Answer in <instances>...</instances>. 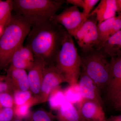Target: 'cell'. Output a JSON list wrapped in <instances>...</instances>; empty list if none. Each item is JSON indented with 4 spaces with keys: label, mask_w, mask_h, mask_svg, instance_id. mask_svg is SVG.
Listing matches in <instances>:
<instances>
[{
    "label": "cell",
    "mask_w": 121,
    "mask_h": 121,
    "mask_svg": "<svg viewBox=\"0 0 121 121\" xmlns=\"http://www.w3.org/2000/svg\"><path fill=\"white\" fill-rule=\"evenodd\" d=\"M115 17L102 22L98 24V30L99 40L103 47L104 43L115 34L113 24Z\"/></svg>",
    "instance_id": "obj_18"
},
{
    "label": "cell",
    "mask_w": 121,
    "mask_h": 121,
    "mask_svg": "<svg viewBox=\"0 0 121 121\" xmlns=\"http://www.w3.org/2000/svg\"><path fill=\"white\" fill-rule=\"evenodd\" d=\"M111 58L109 79L104 93L105 99L111 103L121 90V56Z\"/></svg>",
    "instance_id": "obj_9"
},
{
    "label": "cell",
    "mask_w": 121,
    "mask_h": 121,
    "mask_svg": "<svg viewBox=\"0 0 121 121\" xmlns=\"http://www.w3.org/2000/svg\"><path fill=\"white\" fill-rule=\"evenodd\" d=\"M30 117V121H54L55 116L45 111L39 110L33 113Z\"/></svg>",
    "instance_id": "obj_24"
},
{
    "label": "cell",
    "mask_w": 121,
    "mask_h": 121,
    "mask_svg": "<svg viewBox=\"0 0 121 121\" xmlns=\"http://www.w3.org/2000/svg\"><path fill=\"white\" fill-rule=\"evenodd\" d=\"M55 66L69 85L78 84L81 70V58L72 37L67 31L63 39Z\"/></svg>",
    "instance_id": "obj_4"
},
{
    "label": "cell",
    "mask_w": 121,
    "mask_h": 121,
    "mask_svg": "<svg viewBox=\"0 0 121 121\" xmlns=\"http://www.w3.org/2000/svg\"><path fill=\"white\" fill-rule=\"evenodd\" d=\"M117 8L116 0H101L90 15H95L98 24L115 17Z\"/></svg>",
    "instance_id": "obj_15"
},
{
    "label": "cell",
    "mask_w": 121,
    "mask_h": 121,
    "mask_svg": "<svg viewBox=\"0 0 121 121\" xmlns=\"http://www.w3.org/2000/svg\"><path fill=\"white\" fill-rule=\"evenodd\" d=\"M22 121L21 120H18V119H16L15 120H13V121Z\"/></svg>",
    "instance_id": "obj_35"
},
{
    "label": "cell",
    "mask_w": 121,
    "mask_h": 121,
    "mask_svg": "<svg viewBox=\"0 0 121 121\" xmlns=\"http://www.w3.org/2000/svg\"><path fill=\"white\" fill-rule=\"evenodd\" d=\"M64 82H66L64 76L56 66H46L38 97L39 103L47 102L52 89Z\"/></svg>",
    "instance_id": "obj_8"
},
{
    "label": "cell",
    "mask_w": 121,
    "mask_h": 121,
    "mask_svg": "<svg viewBox=\"0 0 121 121\" xmlns=\"http://www.w3.org/2000/svg\"><path fill=\"white\" fill-rule=\"evenodd\" d=\"M66 101L64 90L58 86L50 92L47 101L52 109L57 111Z\"/></svg>",
    "instance_id": "obj_21"
},
{
    "label": "cell",
    "mask_w": 121,
    "mask_h": 121,
    "mask_svg": "<svg viewBox=\"0 0 121 121\" xmlns=\"http://www.w3.org/2000/svg\"></svg>",
    "instance_id": "obj_36"
},
{
    "label": "cell",
    "mask_w": 121,
    "mask_h": 121,
    "mask_svg": "<svg viewBox=\"0 0 121 121\" xmlns=\"http://www.w3.org/2000/svg\"><path fill=\"white\" fill-rule=\"evenodd\" d=\"M71 36L75 39L83 53L93 50H102L98 30L96 16L89 15L82 25Z\"/></svg>",
    "instance_id": "obj_6"
},
{
    "label": "cell",
    "mask_w": 121,
    "mask_h": 121,
    "mask_svg": "<svg viewBox=\"0 0 121 121\" xmlns=\"http://www.w3.org/2000/svg\"><path fill=\"white\" fill-rule=\"evenodd\" d=\"M13 11L24 18L32 27L50 20L56 14L64 0H13Z\"/></svg>",
    "instance_id": "obj_3"
},
{
    "label": "cell",
    "mask_w": 121,
    "mask_h": 121,
    "mask_svg": "<svg viewBox=\"0 0 121 121\" xmlns=\"http://www.w3.org/2000/svg\"><path fill=\"white\" fill-rule=\"evenodd\" d=\"M13 89L7 75H0V93L9 92Z\"/></svg>",
    "instance_id": "obj_28"
},
{
    "label": "cell",
    "mask_w": 121,
    "mask_h": 121,
    "mask_svg": "<svg viewBox=\"0 0 121 121\" xmlns=\"http://www.w3.org/2000/svg\"><path fill=\"white\" fill-rule=\"evenodd\" d=\"M88 17L82 12H80L78 7L72 5L65 9L60 13L56 14L50 20L62 26L71 35Z\"/></svg>",
    "instance_id": "obj_7"
},
{
    "label": "cell",
    "mask_w": 121,
    "mask_h": 121,
    "mask_svg": "<svg viewBox=\"0 0 121 121\" xmlns=\"http://www.w3.org/2000/svg\"><path fill=\"white\" fill-rule=\"evenodd\" d=\"M117 8V13L118 16L121 17V0H116Z\"/></svg>",
    "instance_id": "obj_32"
},
{
    "label": "cell",
    "mask_w": 121,
    "mask_h": 121,
    "mask_svg": "<svg viewBox=\"0 0 121 121\" xmlns=\"http://www.w3.org/2000/svg\"><path fill=\"white\" fill-rule=\"evenodd\" d=\"M77 105L78 112L83 121H106L103 107L97 103L83 98Z\"/></svg>",
    "instance_id": "obj_11"
},
{
    "label": "cell",
    "mask_w": 121,
    "mask_h": 121,
    "mask_svg": "<svg viewBox=\"0 0 121 121\" xmlns=\"http://www.w3.org/2000/svg\"><path fill=\"white\" fill-rule=\"evenodd\" d=\"M30 91H13V97L14 105H19L25 103L32 97Z\"/></svg>",
    "instance_id": "obj_23"
},
{
    "label": "cell",
    "mask_w": 121,
    "mask_h": 121,
    "mask_svg": "<svg viewBox=\"0 0 121 121\" xmlns=\"http://www.w3.org/2000/svg\"><path fill=\"white\" fill-rule=\"evenodd\" d=\"M3 30H3V29H2V28L0 27V35H1V33H2Z\"/></svg>",
    "instance_id": "obj_33"
},
{
    "label": "cell",
    "mask_w": 121,
    "mask_h": 121,
    "mask_svg": "<svg viewBox=\"0 0 121 121\" xmlns=\"http://www.w3.org/2000/svg\"><path fill=\"white\" fill-rule=\"evenodd\" d=\"M78 84L83 98L97 103L103 107L102 93L94 82L81 69Z\"/></svg>",
    "instance_id": "obj_10"
},
{
    "label": "cell",
    "mask_w": 121,
    "mask_h": 121,
    "mask_svg": "<svg viewBox=\"0 0 121 121\" xmlns=\"http://www.w3.org/2000/svg\"><path fill=\"white\" fill-rule=\"evenodd\" d=\"M66 2L68 4H71L75 7L82 8L83 0H66Z\"/></svg>",
    "instance_id": "obj_30"
},
{
    "label": "cell",
    "mask_w": 121,
    "mask_h": 121,
    "mask_svg": "<svg viewBox=\"0 0 121 121\" xmlns=\"http://www.w3.org/2000/svg\"><path fill=\"white\" fill-rule=\"evenodd\" d=\"M107 55L103 50H94L80 56L81 69L94 82L102 93L108 84L110 65Z\"/></svg>",
    "instance_id": "obj_5"
},
{
    "label": "cell",
    "mask_w": 121,
    "mask_h": 121,
    "mask_svg": "<svg viewBox=\"0 0 121 121\" xmlns=\"http://www.w3.org/2000/svg\"><path fill=\"white\" fill-rule=\"evenodd\" d=\"M31 26L22 17L12 15L10 22L0 35V70L11 63L16 50L23 45Z\"/></svg>",
    "instance_id": "obj_2"
},
{
    "label": "cell",
    "mask_w": 121,
    "mask_h": 121,
    "mask_svg": "<svg viewBox=\"0 0 121 121\" xmlns=\"http://www.w3.org/2000/svg\"><path fill=\"white\" fill-rule=\"evenodd\" d=\"M64 92L66 100L73 105L78 104L83 99L78 83L75 85H69L64 90Z\"/></svg>",
    "instance_id": "obj_22"
},
{
    "label": "cell",
    "mask_w": 121,
    "mask_h": 121,
    "mask_svg": "<svg viewBox=\"0 0 121 121\" xmlns=\"http://www.w3.org/2000/svg\"><path fill=\"white\" fill-rule=\"evenodd\" d=\"M0 104L3 108H13L14 106L13 96L9 92L0 93Z\"/></svg>",
    "instance_id": "obj_25"
},
{
    "label": "cell",
    "mask_w": 121,
    "mask_h": 121,
    "mask_svg": "<svg viewBox=\"0 0 121 121\" xmlns=\"http://www.w3.org/2000/svg\"><path fill=\"white\" fill-rule=\"evenodd\" d=\"M35 58L33 65L28 70V77L30 91L35 95V97L38 98L40 93L44 72L47 66L43 60L36 57Z\"/></svg>",
    "instance_id": "obj_12"
},
{
    "label": "cell",
    "mask_w": 121,
    "mask_h": 121,
    "mask_svg": "<svg viewBox=\"0 0 121 121\" xmlns=\"http://www.w3.org/2000/svg\"><path fill=\"white\" fill-rule=\"evenodd\" d=\"M99 2V0H83V13L88 17L93 8Z\"/></svg>",
    "instance_id": "obj_26"
},
{
    "label": "cell",
    "mask_w": 121,
    "mask_h": 121,
    "mask_svg": "<svg viewBox=\"0 0 121 121\" xmlns=\"http://www.w3.org/2000/svg\"><path fill=\"white\" fill-rule=\"evenodd\" d=\"M13 117V108H3L0 111V121H11Z\"/></svg>",
    "instance_id": "obj_27"
},
{
    "label": "cell",
    "mask_w": 121,
    "mask_h": 121,
    "mask_svg": "<svg viewBox=\"0 0 121 121\" xmlns=\"http://www.w3.org/2000/svg\"><path fill=\"white\" fill-rule=\"evenodd\" d=\"M35 56L31 50L27 46L22 45L13 53L11 66L17 69L28 71L32 67Z\"/></svg>",
    "instance_id": "obj_13"
},
{
    "label": "cell",
    "mask_w": 121,
    "mask_h": 121,
    "mask_svg": "<svg viewBox=\"0 0 121 121\" xmlns=\"http://www.w3.org/2000/svg\"><path fill=\"white\" fill-rule=\"evenodd\" d=\"M66 32L62 26L50 20L32 27L25 45L31 50L35 57L43 60L47 67L55 66Z\"/></svg>",
    "instance_id": "obj_1"
},
{
    "label": "cell",
    "mask_w": 121,
    "mask_h": 121,
    "mask_svg": "<svg viewBox=\"0 0 121 121\" xmlns=\"http://www.w3.org/2000/svg\"><path fill=\"white\" fill-rule=\"evenodd\" d=\"M55 118L58 121H83L78 109L66 100L57 110Z\"/></svg>",
    "instance_id": "obj_16"
},
{
    "label": "cell",
    "mask_w": 121,
    "mask_h": 121,
    "mask_svg": "<svg viewBox=\"0 0 121 121\" xmlns=\"http://www.w3.org/2000/svg\"><path fill=\"white\" fill-rule=\"evenodd\" d=\"M111 104H112L114 109L115 110H121V90Z\"/></svg>",
    "instance_id": "obj_29"
},
{
    "label": "cell",
    "mask_w": 121,
    "mask_h": 121,
    "mask_svg": "<svg viewBox=\"0 0 121 121\" xmlns=\"http://www.w3.org/2000/svg\"><path fill=\"white\" fill-rule=\"evenodd\" d=\"M3 107H2V106H1V104H0V111H1V110L2 109V108H3Z\"/></svg>",
    "instance_id": "obj_34"
},
{
    "label": "cell",
    "mask_w": 121,
    "mask_h": 121,
    "mask_svg": "<svg viewBox=\"0 0 121 121\" xmlns=\"http://www.w3.org/2000/svg\"><path fill=\"white\" fill-rule=\"evenodd\" d=\"M40 103L39 98L32 97L25 103L19 105H14L13 109L14 117L16 119L21 120L29 117L30 108L35 104Z\"/></svg>",
    "instance_id": "obj_19"
},
{
    "label": "cell",
    "mask_w": 121,
    "mask_h": 121,
    "mask_svg": "<svg viewBox=\"0 0 121 121\" xmlns=\"http://www.w3.org/2000/svg\"><path fill=\"white\" fill-rule=\"evenodd\" d=\"M7 76L13 90H29L28 73L26 70L17 69L10 66L7 71Z\"/></svg>",
    "instance_id": "obj_14"
},
{
    "label": "cell",
    "mask_w": 121,
    "mask_h": 121,
    "mask_svg": "<svg viewBox=\"0 0 121 121\" xmlns=\"http://www.w3.org/2000/svg\"><path fill=\"white\" fill-rule=\"evenodd\" d=\"M106 121H121V115L111 116L108 119H107Z\"/></svg>",
    "instance_id": "obj_31"
},
{
    "label": "cell",
    "mask_w": 121,
    "mask_h": 121,
    "mask_svg": "<svg viewBox=\"0 0 121 121\" xmlns=\"http://www.w3.org/2000/svg\"><path fill=\"white\" fill-rule=\"evenodd\" d=\"M13 5L12 0L0 1V27L3 30L7 27L12 18Z\"/></svg>",
    "instance_id": "obj_20"
},
{
    "label": "cell",
    "mask_w": 121,
    "mask_h": 121,
    "mask_svg": "<svg viewBox=\"0 0 121 121\" xmlns=\"http://www.w3.org/2000/svg\"><path fill=\"white\" fill-rule=\"evenodd\" d=\"M102 50L111 58L121 56V29L106 41Z\"/></svg>",
    "instance_id": "obj_17"
}]
</instances>
